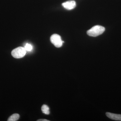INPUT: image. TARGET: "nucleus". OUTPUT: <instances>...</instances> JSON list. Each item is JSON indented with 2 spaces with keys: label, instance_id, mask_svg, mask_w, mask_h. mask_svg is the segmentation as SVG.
Wrapping results in <instances>:
<instances>
[{
  "label": "nucleus",
  "instance_id": "6",
  "mask_svg": "<svg viewBox=\"0 0 121 121\" xmlns=\"http://www.w3.org/2000/svg\"><path fill=\"white\" fill-rule=\"evenodd\" d=\"M20 117L19 115L18 114H14L9 117L8 121H16L19 119Z\"/></svg>",
  "mask_w": 121,
  "mask_h": 121
},
{
  "label": "nucleus",
  "instance_id": "9",
  "mask_svg": "<svg viewBox=\"0 0 121 121\" xmlns=\"http://www.w3.org/2000/svg\"><path fill=\"white\" fill-rule=\"evenodd\" d=\"M37 121H49L48 120L45 119H40L37 120Z\"/></svg>",
  "mask_w": 121,
  "mask_h": 121
},
{
  "label": "nucleus",
  "instance_id": "5",
  "mask_svg": "<svg viewBox=\"0 0 121 121\" xmlns=\"http://www.w3.org/2000/svg\"><path fill=\"white\" fill-rule=\"evenodd\" d=\"M106 115L109 118L117 121H121V115L110 112L106 113Z\"/></svg>",
  "mask_w": 121,
  "mask_h": 121
},
{
  "label": "nucleus",
  "instance_id": "2",
  "mask_svg": "<svg viewBox=\"0 0 121 121\" xmlns=\"http://www.w3.org/2000/svg\"><path fill=\"white\" fill-rule=\"evenodd\" d=\"M26 51L25 48L19 47L13 50L11 52V54L14 58L19 59L23 58L25 55Z\"/></svg>",
  "mask_w": 121,
  "mask_h": 121
},
{
  "label": "nucleus",
  "instance_id": "1",
  "mask_svg": "<svg viewBox=\"0 0 121 121\" xmlns=\"http://www.w3.org/2000/svg\"><path fill=\"white\" fill-rule=\"evenodd\" d=\"M105 28L103 26L96 25L91 28L87 31L88 35L92 37H96L102 34L105 31Z\"/></svg>",
  "mask_w": 121,
  "mask_h": 121
},
{
  "label": "nucleus",
  "instance_id": "8",
  "mask_svg": "<svg viewBox=\"0 0 121 121\" xmlns=\"http://www.w3.org/2000/svg\"><path fill=\"white\" fill-rule=\"evenodd\" d=\"M24 48L26 51H30L32 49V46L28 43L26 44Z\"/></svg>",
  "mask_w": 121,
  "mask_h": 121
},
{
  "label": "nucleus",
  "instance_id": "4",
  "mask_svg": "<svg viewBox=\"0 0 121 121\" xmlns=\"http://www.w3.org/2000/svg\"><path fill=\"white\" fill-rule=\"evenodd\" d=\"M62 5L64 8L68 10H71L75 8L76 3L74 0H69L63 3Z\"/></svg>",
  "mask_w": 121,
  "mask_h": 121
},
{
  "label": "nucleus",
  "instance_id": "7",
  "mask_svg": "<svg viewBox=\"0 0 121 121\" xmlns=\"http://www.w3.org/2000/svg\"><path fill=\"white\" fill-rule=\"evenodd\" d=\"M41 110L44 114L48 115L50 114L49 107L47 105H43L41 107Z\"/></svg>",
  "mask_w": 121,
  "mask_h": 121
},
{
  "label": "nucleus",
  "instance_id": "3",
  "mask_svg": "<svg viewBox=\"0 0 121 121\" xmlns=\"http://www.w3.org/2000/svg\"><path fill=\"white\" fill-rule=\"evenodd\" d=\"M51 42L56 48H60L62 46L64 41L62 40L60 36L57 34H54L50 38Z\"/></svg>",
  "mask_w": 121,
  "mask_h": 121
}]
</instances>
